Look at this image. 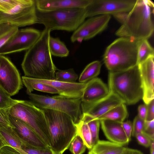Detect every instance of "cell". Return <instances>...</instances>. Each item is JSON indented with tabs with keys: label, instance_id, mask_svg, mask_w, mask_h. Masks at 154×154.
<instances>
[{
	"label": "cell",
	"instance_id": "1",
	"mask_svg": "<svg viewBox=\"0 0 154 154\" xmlns=\"http://www.w3.org/2000/svg\"><path fill=\"white\" fill-rule=\"evenodd\" d=\"M51 32L45 28L38 40L26 52L21 64L24 76L38 79H54L58 69L53 62L49 49Z\"/></svg>",
	"mask_w": 154,
	"mask_h": 154
},
{
	"label": "cell",
	"instance_id": "2",
	"mask_svg": "<svg viewBox=\"0 0 154 154\" xmlns=\"http://www.w3.org/2000/svg\"><path fill=\"white\" fill-rule=\"evenodd\" d=\"M154 7L151 1L137 0L124 23L116 32V35L137 40L149 38L154 31Z\"/></svg>",
	"mask_w": 154,
	"mask_h": 154
},
{
	"label": "cell",
	"instance_id": "3",
	"mask_svg": "<svg viewBox=\"0 0 154 154\" xmlns=\"http://www.w3.org/2000/svg\"><path fill=\"white\" fill-rule=\"evenodd\" d=\"M41 109L44 113L51 136L50 148L55 154H62L77 134L76 126L70 116L65 113Z\"/></svg>",
	"mask_w": 154,
	"mask_h": 154
},
{
	"label": "cell",
	"instance_id": "4",
	"mask_svg": "<svg viewBox=\"0 0 154 154\" xmlns=\"http://www.w3.org/2000/svg\"><path fill=\"white\" fill-rule=\"evenodd\" d=\"M108 84L109 92L125 104H134L143 98V90L137 65L125 70L109 72Z\"/></svg>",
	"mask_w": 154,
	"mask_h": 154
},
{
	"label": "cell",
	"instance_id": "5",
	"mask_svg": "<svg viewBox=\"0 0 154 154\" xmlns=\"http://www.w3.org/2000/svg\"><path fill=\"white\" fill-rule=\"evenodd\" d=\"M139 41L120 37L107 47L103 55V61L109 72L125 70L137 65Z\"/></svg>",
	"mask_w": 154,
	"mask_h": 154
},
{
	"label": "cell",
	"instance_id": "6",
	"mask_svg": "<svg viewBox=\"0 0 154 154\" xmlns=\"http://www.w3.org/2000/svg\"><path fill=\"white\" fill-rule=\"evenodd\" d=\"M37 23L42 24L51 31L55 30L75 31L87 18L85 8L48 11L37 10Z\"/></svg>",
	"mask_w": 154,
	"mask_h": 154
},
{
	"label": "cell",
	"instance_id": "7",
	"mask_svg": "<svg viewBox=\"0 0 154 154\" xmlns=\"http://www.w3.org/2000/svg\"><path fill=\"white\" fill-rule=\"evenodd\" d=\"M9 114L25 122L50 147L51 136L42 109L31 101L21 100L9 109Z\"/></svg>",
	"mask_w": 154,
	"mask_h": 154
},
{
	"label": "cell",
	"instance_id": "8",
	"mask_svg": "<svg viewBox=\"0 0 154 154\" xmlns=\"http://www.w3.org/2000/svg\"><path fill=\"white\" fill-rule=\"evenodd\" d=\"M26 93L31 101L37 107L65 113L70 116L75 125L81 121L82 115L81 99L69 98L59 95L50 97Z\"/></svg>",
	"mask_w": 154,
	"mask_h": 154
},
{
	"label": "cell",
	"instance_id": "9",
	"mask_svg": "<svg viewBox=\"0 0 154 154\" xmlns=\"http://www.w3.org/2000/svg\"><path fill=\"white\" fill-rule=\"evenodd\" d=\"M36 11L35 0H20L9 12H0V23H7L18 28L37 23Z\"/></svg>",
	"mask_w": 154,
	"mask_h": 154
},
{
	"label": "cell",
	"instance_id": "10",
	"mask_svg": "<svg viewBox=\"0 0 154 154\" xmlns=\"http://www.w3.org/2000/svg\"><path fill=\"white\" fill-rule=\"evenodd\" d=\"M41 34L40 30L33 28L18 29L0 48V55L28 50L37 42Z\"/></svg>",
	"mask_w": 154,
	"mask_h": 154
},
{
	"label": "cell",
	"instance_id": "11",
	"mask_svg": "<svg viewBox=\"0 0 154 154\" xmlns=\"http://www.w3.org/2000/svg\"><path fill=\"white\" fill-rule=\"evenodd\" d=\"M23 87L22 78L16 67L8 58L0 55V88L11 96Z\"/></svg>",
	"mask_w": 154,
	"mask_h": 154
},
{
	"label": "cell",
	"instance_id": "12",
	"mask_svg": "<svg viewBox=\"0 0 154 154\" xmlns=\"http://www.w3.org/2000/svg\"><path fill=\"white\" fill-rule=\"evenodd\" d=\"M137 0H92L86 8L87 17L129 12Z\"/></svg>",
	"mask_w": 154,
	"mask_h": 154
},
{
	"label": "cell",
	"instance_id": "13",
	"mask_svg": "<svg viewBox=\"0 0 154 154\" xmlns=\"http://www.w3.org/2000/svg\"><path fill=\"white\" fill-rule=\"evenodd\" d=\"M110 18V15L108 14L90 17L74 31L70 38L71 41L81 42L94 37L106 28Z\"/></svg>",
	"mask_w": 154,
	"mask_h": 154
},
{
	"label": "cell",
	"instance_id": "14",
	"mask_svg": "<svg viewBox=\"0 0 154 154\" xmlns=\"http://www.w3.org/2000/svg\"><path fill=\"white\" fill-rule=\"evenodd\" d=\"M22 80L47 85L57 90L59 95L69 98L81 99L86 85V83H68L54 79H38L25 76H22Z\"/></svg>",
	"mask_w": 154,
	"mask_h": 154
},
{
	"label": "cell",
	"instance_id": "15",
	"mask_svg": "<svg viewBox=\"0 0 154 154\" xmlns=\"http://www.w3.org/2000/svg\"><path fill=\"white\" fill-rule=\"evenodd\" d=\"M9 119L13 128L24 144L40 149L50 148L38 135L25 122L9 115Z\"/></svg>",
	"mask_w": 154,
	"mask_h": 154
},
{
	"label": "cell",
	"instance_id": "16",
	"mask_svg": "<svg viewBox=\"0 0 154 154\" xmlns=\"http://www.w3.org/2000/svg\"><path fill=\"white\" fill-rule=\"evenodd\" d=\"M154 56L138 65L145 104L154 99Z\"/></svg>",
	"mask_w": 154,
	"mask_h": 154
},
{
	"label": "cell",
	"instance_id": "17",
	"mask_svg": "<svg viewBox=\"0 0 154 154\" xmlns=\"http://www.w3.org/2000/svg\"><path fill=\"white\" fill-rule=\"evenodd\" d=\"M123 102L118 97L109 92L105 97L95 102L89 104L82 103V113H87L98 118L109 110Z\"/></svg>",
	"mask_w": 154,
	"mask_h": 154
},
{
	"label": "cell",
	"instance_id": "18",
	"mask_svg": "<svg viewBox=\"0 0 154 154\" xmlns=\"http://www.w3.org/2000/svg\"><path fill=\"white\" fill-rule=\"evenodd\" d=\"M92 0H35L36 9L48 11L75 8H85Z\"/></svg>",
	"mask_w": 154,
	"mask_h": 154
},
{
	"label": "cell",
	"instance_id": "19",
	"mask_svg": "<svg viewBox=\"0 0 154 154\" xmlns=\"http://www.w3.org/2000/svg\"><path fill=\"white\" fill-rule=\"evenodd\" d=\"M109 93L106 85L100 79L95 78L86 82L81 103L89 104L95 102L106 97Z\"/></svg>",
	"mask_w": 154,
	"mask_h": 154
},
{
	"label": "cell",
	"instance_id": "20",
	"mask_svg": "<svg viewBox=\"0 0 154 154\" xmlns=\"http://www.w3.org/2000/svg\"><path fill=\"white\" fill-rule=\"evenodd\" d=\"M103 132L111 142L124 146L130 141L124 130L122 123L107 119L100 120Z\"/></svg>",
	"mask_w": 154,
	"mask_h": 154
},
{
	"label": "cell",
	"instance_id": "21",
	"mask_svg": "<svg viewBox=\"0 0 154 154\" xmlns=\"http://www.w3.org/2000/svg\"><path fill=\"white\" fill-rule=\"evenodd\" d=\"M126 147L108 141L99 140L91 150L95 154H121Z\"/></svg>",
	"mask_w": 154,
	"mask_h": 154
},
{
	"label": "cell",
	"instance_id": "22",
	"mask_svg": "<svg viewBox=\"0 0 154 154\" xmlns=\"http://www.w3.org/2000/svg\"><path fill=\"white\" fill-rule=\"evenodd\" d=\"M0 136L7 146L23 151L21 147L24 143L13 127L8 126L0 128Z\"/></svg>",
	"mask_w": 154,
	"mask_h": 154
},
{
	"label": "cell",
	"instance_id": "23",
	"mask_svg": "<svg viewBox=\"0 0 154 154\" xmlns=\"http://www.w3.org/2000/svg\"><path fill=\"white\" fill-rule=\"evenodd\" d=\"M128 115L125 104L123 103L111 109L98 118L100 120L107 119L122 123Z\"/></svg>",
	"mask_w": 154,
	"mask_h": 154
},
{
	"label": "cell",
	"instance_id": "24",
	"mask_svg": "<svg viewBox=\"0 0 154 154\" xmlns=\"http://www.w3.org/2000/svg\"><path fill=\"white\" fill-rule=\"evenodd\" d=\"M101 66V63L98 60L94 61L88 64L80 75L79 82L86 83L96 78L100 73Z\"/></svg>",
	"mask_w": 154,
	"mask_h": 154
},
{
	"label": "cell",
	"instance_id": "25",
	"mask_svg": "<svg viewBox=\"0 0 154 154\" xmlns=\"http://www.w3.org/2000/svg\"><path fill=\"white\" fill-rule=\"evenodd\" d=\"M81 120L86 122L88 126L91 134L93 147L99 140L98 134L100 120L98 118L85 113H82Z\"/></svg>",
	"mask_w": 154,
	"mask_h": 154
},
{
	"label": "cell",
	"instance_id": "26",
	"mask_svg": "<svg viewBox=\"0 0 154 154\" xmlns=\"http://www.w3.org/2000/svg\"><path fill=\"white\" fill-rule=\"evenodd\" d=\"M49 50L52 55L60 57L68 56L69 51L62 42L58 38L50 36L48 42Z\"/></svg>",
	"mask_w": 154,
	"mask_h": 154
},
{
	"label": "cell",
	"instance_id": "27",
	"mask_svg": "<svg viewBox=\"0 0 154 154\" xmlns=\"http://www.w3.org/2000/svg\"><path fill=\"white\" fill-rule=\"evenodd\" d=\"M154 50L147 40L143 39L139 41L137 57V65L144 62L149 57L154 56Z\"/></svg>",
	"mask_w": 154,
	"mask_h": 154
},
{
	"label": "cell",
	"instance_id": "28",
	"mask_svg": "<svg viewBox=\"0 0 154 154\" xmlns=\"http://www.w3.org/2000/svg\"><path fill=\"white\" fill-rule=\"evenodd\" d=\"M77 129V134H79L83 140L86 146L89 150L93 147L92 136L91 131L87 124L81 120L76 125Z\"/></svg>",
	"mask_w": 154,
	"mask_h": 154
},
{
	"label": "cell",
	"instance_id": "29",
	"mask_svg": "<svg viewBox=\"0 0 154 154\" xmlns=\"http://www.w3.org/2000/svg\"><path fill=\"white\" fill-rule=\"evenodd\" d=\"M18 29V27L8 23H0V48Z\"/></svg>",
	"mask_w": 154,
	"mask_h": 154
},
{
	"label": "cell",
	"instance_id": "30",
	"mask_svg": "<svg viewBox=\"0 0 154 154\" xmlns=\"http://www.w3.org/2000/svg\"><path fill=\"white\" fill-rule=\"evenodd\" d=\"M26 88V92L32 93L34 90L52 94H58V91L54 88L47 85L40 83L31 82L22 80Z\"/></svg>",
	"mask_w": 154,
	"mask_h": 154
},
{
	"label": "cell",
	"instance_id": "31",
	"mask_svg": "<svg viewBox=\"0 0 154 154\" xmlns=\"http://www.w3.org/2000/svg\"><path fill=\"white\" fill-rule=\"evenodd\" d=\"M78 78V75L74 69L70 68L66 70L57 69L56 71L54 80L61 82L75 83Z\"/></svg>",
	"mask_w": 154,
	"mask_h": 154
},
{
	"label": "cell",
	"instance_id": "32",
	"mask_svg": "<svg viewBox=\"0 0 154 154\" xmlns=\"http://www.w3.org/2000/svg\"><path fill=\"white\" fill-rule=\"evenodd\" d=\"M69 147V150L73 154H82L87 147L82 138L78 134L72 141Z\"/></svg>",
	"mask_w": 154,
	"mask_h": 154
},
{
	"label": "cell",
	"instance_id": "33",
	"mask_svg": "<svg viewBox=\"0 0 154 154\" xmlns=\"http://www.w3.org/2000/svg\"><path fill=\"white\" fill-rule=\"evenodd\" d=\"M7 93L0 88V109H9L21 100L12 99Z\"/></svg>",
	"mask_w": 154,
	"mask_h": 154
},
{
	"label": "cell",
	"instance_id": "34",
	"mask_svg": "<svg viewBox=\"0 0 154 154\" xmlns=\"http://www.w3.org/2000/svg\"><path fill=\"white\" fill-rule=\"evenodd\" d=\"M21 149L27 154H55L50 148L40 149L24 144Z\"/></svg>",
	"mask_w": 154,
	"mask_h": 154
},
{
	"label": "cell",
	"instance_id": "35",
	"mask_svg": "<svg viewBox=\"0 0 154 154\" xmlns=\"http://www.w3.org/2000/svg\"><path fill=\"white\" fill-rule=\"evenodd\" d=\"M20 0H0V12L8 13L19 3Z\"/></svg>",
	"mask_w": 154,
	"mask_h": 154
},
{
	"label": "cell",
	"instance_id": "36",
	"mask_svg": "<svg viewBox=\"0 0 154 154\" xmlns=\"http://www.w3.org/2000/svg\"><path fill=\"white\" fill-rule=\"evenodd\" d=\"M145 120L140 118L137 115L134 119L132 123V135L135 137L143 131Z\"/></svg>",
	"mask_w": 154,
	"mask_h": 154
},
{
	"label": "cell",
	"instance_id": "37",
	"mask_svg": "<svg viewBox=\"0 0 154 154\" xmlns=\"http://www.w3.org/2000/svg\"><path fill=\"white\" fill-rule=\"evenodd\" d=\"M9 109H0V128L8 126L14 128L9 119Z\"/></svg>",
	"mask_w": 154,
	"mask_h": 154
},
{
	"label": "cell",
	"instance_id": "38",
	"mask_svg": "<svg viewBox=\"0 0 154 154\" xmlns=\"http://www.w3.org/2000/svg\"><path fill=\"white\" fill-rule=\"evenodd\" d=\"M143 132L152 140H154V120L150 121L145 120Z\"/></svg>",
	"mask_w": 154,
	"mask_h": 154
},
{
	"label": "cell",
	"instance_id": "39",
	"mask_svg": "<svg viewBox=\"0 0 154 154\" xmlns=\"http://www.w3.org/2000/svg\"><path fill=\"white\" fill-rule=\"evenodd\" d=\"M135 137L139 144L146 147L150 146L152 141L154 140L143 132L137 134Z\"/></svg>",
	"mask_w": 154,
	"mask_h": 154
},
{
	"label": "cell",
	"instance_id": "40",
	"mask_svg": "<svg viewBox=\"0 0 154 154\" xmlns=\"http://www.w3.org/2000/svg\"><path fill=\"white\" fill-rule=\"evenodd\" d=\"M146 104L147 112L145 121H150L154 120V99Z\"/></svg>",
	"mask_w": 154,
	"mask_h": 154
},
{
	"label": "cell",
	"instance_id": "41",
	"mask_svg": "<svg viewBox=\"0 0 154 154\" xmlns=\"http://www.w3.org/2000/svg\"><path fill=\"white\" fill-rule=\"evenodd\" d=\"M0 154H27L24 151H21L8 146H3L0 150Z\"/></svg>",
	"mask_w": 154,
	"mask_h": 154
},
{
	"label": "cell",
	"instance_id": "42",
	"mask_svg": "<svg viewBox=\"0 0 154 154\" xmlns=\"http://www.w3.org/2000/svg\"><path fill=\"white\" fill-rule=\"evenodd\" d=\"M122 124L125 132L129 140L130 141L132 131V123L130 121H127L122 122Z\"/></svg>",
	"mask_w": 154,
	"mask_h": 154
},
{
	"label": "cell",
	"instance_id": "43",
	"mask_svg": "<svg viewBox=\"0 0 154 154\" xmlns=\"http://www.w3.org/2000/svg\"><path fill=\"white\" fill-rule=\"evenodd\" d=\"M137 116L142 119L145 120L146 115L147 107L146 104H141L138 108Z\"/></svg>",
	"mask_w": 154,
	"mask_h": 154
},
{
	"label": "cell",
	"instance_id": "44",
	"mask_svg": "<svg viewBox=\"0 0 154 154\" xmlns=\"http://www.w3.org/2000/svg\"><path fill=\"white\" fill-rule=\"evenodd\" d=\"M121 154H143L141 151L134 149L126 148L125 150Z\"/></svg>",
	"mask_w": 154,
	"mask_h": 154
},
{
	"label": "cell",
	"instance_id": "45",
	"mask_svg": "<svg viewBox=\"0 0 154 154\" xmlns=\"http://www.w3.org/2000/svg\"><path fill=\"white\" fill-rule=\"evenodd\" d=\"M5 146L7 145L0 136V150L3 146Z\"/></svg>",
	"mask_w": 154,
	"mask_h": 154
},
{
	"label": "cell",
	"instance_id": "46",
	"mask_svg": "<svg viewBox=\"0 0 154 154\" xmlns=\"http://www.w3.org/2000/svg\"><path fill=\"white\" fill-rule=\"evenodd\" d=\"M88 154H95L91 150H89Z\"/></svg>",
	"mask_w": 154,
	"mask_h": 154
},
{
	"label": "cell",
	"instance_id": "47",
	"mask_svg": "<svg viewBox=\"0 0 154 154\" xmlns=\"http://www.w3.org/2000/svg\"><path fill=\"white\" fill-rule=\"evenodd\" d=\"M150 154H154V149H150Z\"/></svg>",
	"mask_w": 154,
	"mask_h": 154
}]
</instances>
